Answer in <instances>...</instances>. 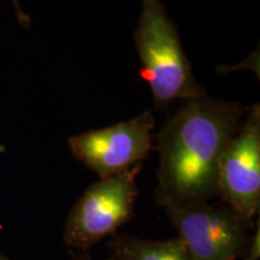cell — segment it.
Returning a JSON list of instances; mask_svg holds the SVG:
<instances>
[{
    "label": "cell",
    "mask_w": 260,
    "mask_h": 260,
    "mask_svg": "<svg viewBox=\"0 0 260 260\" xmlns=\"http://www.w3.org/2000/svg\"><path fill=\"white\" fill-rule=\"evenodd\" d=\"M69 253H70V255L73 256L74 260H93V258L89 254V252H71V251H69ZM106 260H115V259L111 256V258L106 259Z\"/></svg>",
    "instance_id": "30bf717a"
},
{
    "label": "cell",
    "mask_w": 260,
    "mask_h": 260,
    "mask_svg": "<svg viewBox=\"0 0 260 260\" xmlns=\"http://www.w3.org/2000/svg\"><path fill=\"white\" fill-rule=\"evenodd\" d=\"M154 125L153 113L147 110L130 121L71 136L68 145L74 158L100 178L111 177L141 164L147 157Z\"/></svg>",
    "instance_id": "8992f818"
},
{
    "label": "cell",
    "mask_w": 260,
    "mask_h": 260,
    "mask_svg": "<svg viewBox=\"0 0 260 260\" xmlns=\"http://www.w3.org/2000/svg\"><path fill=\"white\" fill-rule=\"evenodd\" d=\"M162 209L193 260L245 258L251 237L247 224L228 206L207 201L187 205L165 204Z\"/></svg>",
    "instance_id": "277c9868"
},
{
    "label": "cell",
    "mask_w": 260,
    "mask_h": 260,
    "mask_svg": "<svg viewBox=\"0 0 260 260\" xmlns=\"http://www.w3.org/2000/svg\"><path fill=\"white\" fill-rule=\"evenodd\" d=\"M259 255H260V228H259V222H256V233L254 236L251 237L248 248H247V253L245 258L242 260H258Z\"/></svg>",
    "instance_id": "ba28073f"
},
{
    "label": "cell",
    "mask_w": 260,
    "mask_h": 260,
    "mask_svg": "<svg viewBox=\"0 0 260 260\" xmlns=\"http://www.w3.org/2000/svg\"><path fill=\"white\" fill-rule=\"evenodd\" d=\"M141 168L138 164L116 176L100 178L83 191L65 220L63 241L69 251L89 252L132 218Z\"/></svg>",
    "instance_id": "3957f363"
},
{
    "label": "cell",
    "mask_w": 260,
    "mask_h": 260,
    "mask_svg": "<svg viewBox=\"0 0 260 260\" xmlns=\"http://www.w3.org/2000/svg\"><path fill=\"white\" fill-rule=\"evenodd\" d=\"M107 246L115 260H193L178 237L152 241L132 235H116Z\"/></svg>",
    "instance_id": "52a82bcc"
},
{
    "label": "cell",
    "mask_w": 260,
    "mask_h": 260,
    "mask_svg": "<svg viewBox=\"0 0 260 260\" xmlns=\"http://www.w3.org/2000/svg\"><path fill=\"white\" fill-rule=\"evenodd\" d=\"M246 107L203 96L188 100L157 135V203L187 205L217 194L218 161Z\"/></svg>",
    "instance_id": "6da1fadb"
},
{
    "label": "cell",
    "mask_w": 260,
    "mask_h": 260,
    "mask_svg": "<svg viewBox=\"0 0 260 260\" xmlns=\"http://www.w3.org/2000/svg\"><path fill=\"white\" fill-rule=\"evenodd\" d=\"M247 111L245 123L219 158L217 194L253 226L260 205V105L256 103Z\"/></svg>",
    "instance_id": "5b68a950"
},
{
    "label": "cell",
    "mask_w": 260,
    "mask_h": 260,
    "mask_svg": "<svg viewBox=\"0 0 260 260\" xmlns=\"http://www.w3.org/2000/svg\"><path fill=\"white\" fill-rule=\"evenodd\" d=\"M0 260H14V259L9 258V256H6V255L4 254V253L0 251Z\"/></svg>",
    "instance_id": "8fae6325"
},
{
    "label": "cell",
    "mask_w": 260,
    "mask_h": 260,
    "mask_svg": "<svg viewBox=\"0 0 260 260\" xmlns=\"http://www.w3.org/2000/svg\"><path fill=\"white\" fill-rule=\"evenodd\" d=\"M10 2L12 3V6H14L15 9L16 18H17L18 23L24 28L30 27V17H29V16L24 12V10L22 9L19 0H10Z\"/></svg>",
    "instance_id": "9c48e42d"
},
{
    "label": "cell",
    "mask_w": 260,
    "mask_h": 260,
    "mask_svg": "<svg viewBox=\"0 0 260 260\" xmlns=\"http://www.w3.org/2000/svg\"><path fill=\"white\" fill-rule=\"evenodd\" d=\"M134 39L141 61L139 74L151 88L155 109L207 95L194 79L176 25L160 0H141Z\"/></svg>",
    "instance_id": "7a4b0ae2"
}]
</instances>
